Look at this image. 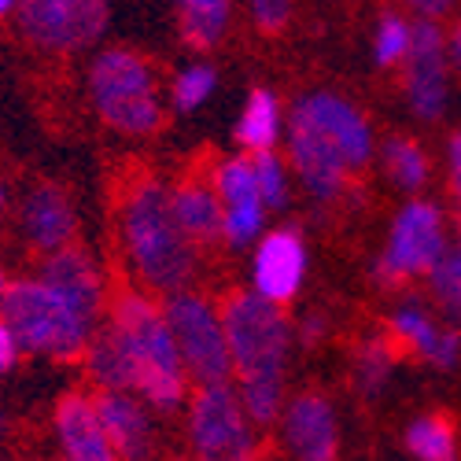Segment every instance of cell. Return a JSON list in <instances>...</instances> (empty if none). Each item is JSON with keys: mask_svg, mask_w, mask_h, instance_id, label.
Instances as JSON below:
<instances>
[{"mask_svg": "<svg viewBox=\"0 0 461 461\" xmlns=\"http://www.w3.org/2000/svg\"><path fill=\"white\" fill-rule=\"evenodd\" d=\"M229 336V355L240 399L258 429L281 420L285 410V369L292 351V325L281 314V303L262 292H233L221 306Z\"/></svg>", "mask_w": 461, "mask_h": 461, "instance_id": "cell-1", "label": "cell"}, {"mask_svg": "<svg viewBox=\"0 0 461 461\" xmlns=\"http://www.w3.org/2000/svg\"><path fill=\"white\" fill-rule=\"evenodd\" d=\"M122 248L144 288L159 295L181 292L196 277L200 248L181 229L170 188L151 174L130 181L122 196Z\"/></svg>", "mask_w": 461, "mask_h": 461, "instance_id": "cell-2", "label": "cell"}, {"mask_svg": "<svg viewBox=\"0 0 461 461\" xmlns=\"http://www.w3.org/2000/svg\"><path fill=\"white\" fill-rule=\"evenodd\" d=\"M111 325L130 348L137 369V395L156 413H177L188 399V369L177 348V336L167 321V311L144 292H126L114 299Z\"/></svg>", "mask_w": 461, "mask_h": 461, "instance_id": "cell-3", "label": "cell"}, {"mask_svg": "<svg viewBox=\"0 0 461 461\" xmlns=\"http://www.w3.org/2000/svg\"><path fill=\"white\" fill-rule=\"evenodd\" d=\"M0 318L19 336V348L26 355L41 358H82L89 351L93 336L100 332V318L82 311L70 295H63L56 285H49L41 274L12 281L0 295Z\"/></svg>", "mask_w": 461, "mask_h": 461, "instance_id": "cell-4", "label": "cell"}, {"mask_svg": "<svg viewBox=\"0 0 461 461\" xmlns=\"http://www.w3.org/2000/svg\"><path fill=\"white\" fill-rule=\"evenodd\" d=\"M89 100L96 114L126 137H148L163 122L159 82L148 59L130 49H104L89 67Z\"/></svg>", "mask_w": 461, "mask_h": 461, "instance_id": "cell-5", "label": "cell"}, {"mask_svg": "<svg viewBox=\"0 0 461 461\" xmlns=\"http://www.w3.org/2000/svg\"><path fill=\"white\" fill-rule=\"evenodd\" d=\"M255 420L240 399V388L229 380L196 384L188 399V443L200 457L211 461H244L255 447Z\"/></svg>", "mask_w": 461, "mask_h": 461, "instance_id": "cell-6", "label": "cell"}, {"mask_svg": "<svg viewBox=\"0 0 461 461\" xmlns=\"http://www.w3.org/2000/svg\"><path fill=\"white\" fill-rule=\"evenodd\" d=\"M167 321L177 336V348L192 384H211L233 376V355H229V336L221 311L200 292L181 288L163 299Z\"/></svg>", "mask_w": 461, "mask_h": 461, "instance_id": "cell-7", "label": "cell"}, {"mask_svg": "<svg viewBox=\"0 0 461 461\" xmlns=\"http://www.w3.org/2000/svg\"><path fill=\"white\" fill-rule=\"evenodd\" d=\"M447 248L450 240H447L443 211L429 200H410L392 225L388 248L376 258V281L402 285L413 277H429V270L443 258Z\"/></svg>", "mask_w": 461, "mask_h": 461, "instance_id": "cell-8", "label": "cell"}, {"mask_svg": "<svg viewBox=\"0 0 461 461\" xmlns=\"http://www.w3.org/2000/svg\"><path fill=\"white\" fill-rule=\"evenodd\" d=\"M19 30L41 52H82L107 30V0H19Z\"/></svg>", "mask_w": 461, "mask_h": 461, "instance_id": "cell-9", "label": "cell"}, {"mask_svg": "<svg viewBox=\"0 0 461 461\" xmlns=\"http://www.w3.org/2000/svg\"><path fill=\"white\" fill-rule=\"evenodd\" d=\"M288 159H292L303 188L321 203L336 200L343 185H348V174L355 170L348 163V156H343V148L336 144V137L299 100L288 119Z\"/></svg>", "mask_w": 461, "mask_h": 461, "instance_id": "cell-10", "label": "cell"}, {"mask_svg": "<svg viewBox=\"0 0 461 461\" xmlns=\"http://www.w3.org/2000/svg\"><path fill=\"white\" fill-rule=\"evenodd\" d=\"M402 86H406V104L417 119L436 122L450 104V45L436 19L413 23V45L410 56L402 59Z\"/></svg>", "mask_w": 461, "mask_h": 461, "instance_id": "cell-11", "label": "cell"}, {"mask_svg": "<svg viewBox=\"0 0 461 461\" xmlns=\"http://www.w3.org/2000/svg\"><path fill=\"white\" fill-rule=\"evenodd\" d=\"M214 188H218L221 207H225V237L221 240L233 244V248L255 244L266 229V211H270L262 200L255 163L244 156L221 159L214 167Z\"/></svg>", "mask_w": 461, "mask_h": 461, "instance_id": "cell-12", "label": "cell"}, {"mask_svg": "<svg viewBox=\"0 0 461 461\" xmlns=\"http://www.w3.org/2000/svg\"><path fill=\"white\" fill-rule=\"evenodd\" d=\"M251 277H255V292H262L266 299H274L281 306L299 295L303 277H306V248H303L299 229L285 225V229L258 237Z\"/></svg>", "mask_w": 461, "mask_h": 461, "instance_id": "cell-13", "label": "cell"}, {"mask_svg": "<svg viewBox=\"0 0 461 461\" xmlns=\"http://www.w3.org/2000/svg\"><path fill=\"white\" fill-rule=\"evenodd\" d=\"M281 443L292 457H303V461L336 457L339 429H336L332 402L321 395H295L281 410Z\"/></svg>", "mask_w": 461, "mask_h": 461, "instance_id": "cell-14", "label": "cell"}, {"mask_svg": "<svg viewBox=\"0 0 461 461\" xmlns=\"http://www.w3.org/2000/svg\"><path fill=\"white\" fill-rule=\"evenodd\" d=\"M19 229H23V240L33 251L52 255V251L70 248L74 233H78V214H74V203H70L67 192L59 185L45 181L23 200Z\"/></svg>", "mask_w": 461, "mask_h": 461, "instance_id": "cell-15", "label": "cell"}, {"mask_svg": "<svg viewBox=\"0 0 461 461\" xmlns=\"http://www.w3.org/2000/svg\"><path fill=\"white\" fill-rule=\"evenodd\" d=\"M96 410L119 457L137 461L156 450V429H151V417H148L151 406L137 392H100Z\"/></svg>", "mask_w": 461, "mask_h": 461, "instance_id": "cell-16", "label": "cell"}, {"mask_svg": "<svg viewBox=\"0 0 461 461\" xmlns=\"http://www.w3.org/2000/svg\"><path fill=\"white\" fill-rule=\"evenodd\" d=\"M56 439H59V450L70 457V461H111L119 457L107 439V429L100 420V410H96V399L89 395H67L59 399L56 406Z\"/></svg>", "mask_w": 461, "mask_h": 461, "instance_id": "cell-17", "label": "cell"}, {"mask_svg": "<svg viewBox=\"0 0 461 461\" xmlns=\"http://www.w3.org/2000/svg\"><path fill=\"white\" fill-rule=\"evenodd\" d=\"M299 104L311 111L314 119L336 137V144L343 148V156H348V163H351L355 170H362V167L369 163V156H373V130H369V122H366V114H362L351 100H343V96H336V93L318 89V93L299 96Z\"/></svg>", "mask_w": 461, "mask_h": 461, "instance_id": "cell-18", "label": "cell"}, {"mask_svg": "<svg viewBox=\"0 0 461 461\" xmlns=\"http://www.w3.org/2000/svg\"><path fill=\"white\" fill-rule=\"evenodd\" d=\"M392 332L420 358H429L439 369H454L461 362V329H443L436 318L417 303H406L392 318Z\"/></svg>", "mask_w": 461, "mask_h": 461, "instance_id": "cell-19", "label": "cell"}, {"mask_svg": "<svg viewBox=\"0 0 461 461\" xmlns=\"http://www.w3.org/2000/svg\"><path fill=\"white\" fill-rule=\"evenodd\" d=\"M170 196H174V214H177L181 229L192 237L196 248H207L225 237V207H221V196L214 185L188 177L170 188Z\"/></svg>", "mask_w": 461, "mask_h": 461, "instance_id": "cell-20", "label": "cell"}, {"mask_svg": "<svg viewBox=\"0 0 461 461\" xmlns=\"http://www.w3.org/2000/svg\"><path fill=\"white\" fill-rule=\"evenodd\" d=\"M41 277L49 285H56L63 295H70L74 303L82 306V311H89L96 318L104 314V277H100V266L86 251L63 248V251L45 255Z\"/></svg>", "mask_w": 461, "mask_h": 461, "instance_id": "cell-21", "label": "cell"}, {"mask_svg": "<svg viewBox=\"0 0 461 461\" xmlns=\"http://www.w3.org/2000/svg\"><path fill=\"white\" fill-rule=\"evenodd\" d=\"M174 5L181 19V37L196 52L214 49L233 19V0H174Z\"/></svg>", "mask_w": 461, "mask_h": 461, "instance_id": "cell-22", "label": "cell"}, {"mask_svg": "<svg viewBox=\"0 0 461 461\" xmlns=\"http://www.w3.org/2000/svg\"><path fill=\"white\" fill-rule=\"evenodd\" d=\"M281 130H285V114H281L277 96L270 89H255L237 122V140L248 151H266V148H277Z\"/></svg>", "mask_w": 461, "mask_h": 461, "instance_id": "cell-23", "label": "cell"}, {"mask_svg": "<svg viewBox=\"0 0 461 461\" xmlns=\"http://www.w3.org/2000/svg\"><path fill=\"white\" fill-rule=\"evenodd\" d=\"M384 170H388L392 185L402 188V192H417V188H425V181H429L425 151H420L417 140H406V137L384 140Z\"/></svg>", "mask_w": 461, "mask_h": 461, "instance_id": "cell-24", "label": "cell"}, {"mask_svg": "<svg viewBox=\"0 0 461 461\" xmlns=\"http://www.w3.org/2000/svg\"><path fill=\"white\" fill-rule=\"evenodd\" d=\"M429 288L439 303V311L447 314V321L461 329V240H454L443 251V258L429 270Z\"/></svg>", "mask_w": 461, "mask_h": 461, "instance_id": "cell-25", "label": "cell"}, {"mask_svg": "<svg viewBox=\"0 0 461 461\" xmlns=\"http://www.w3.org/2000/svg\"><path fill=\"white\" fill-rule=\"evenodd\" d=\"M406 450L420 461H450L457 454V439L443 417H417L406 429Z\"/></svg>", "mask_w": 461, "mask_h": 461, "instance_id": "cell-26", "label": "cell"}, {"mask_svg": "<svg viewBox=\"0 0 461 461\" xmlns=\"http://www.w3.org/2000/svg\"><path fill=\"white\" fill-rule=\"evenodd\" d=\"M251 163H255V177H258L266 207H270V211H285L288 207V196H292L285 159L277 156L274 148H266V151H251Z\"/></svg>", "mask_w": 461, "mask_h": 461, "instance_id": "cell-27", "label": "cell"}, {"mask_svg": "<svg viewBox=\"0 0 461 461\" xmlns=\"http://www.w3.org/2000/svg\"><path fill=\"white\" fill-rule=\"evenodd\" d=\"M214 86H218L214 67H207V63H192V67H185L177 78H174V86H170V104H174L177 111L188 114V111H196V107H203V104L211 100Z\"/></svg>", "mask_w": 461, "mask_h": 461, "instance_id": "cell-28", "label": "cell"}, {"mask_svg": "<svg viewBox=\"0 0 461 461\" xmlns=\"http://www.w3.org/2000/svg\"><path fill=\"white\" fill-rule=\"evenodd\" d=\"M392 348L384 339H366L362 351L355 358V384L362 388V395H380L384 384L392 376Z\"/></svg>", "mask_w": 461, "mask_h": 461, "instance_id": "cell-29", "label": "cell"}, {"mask_svg": "<svg viewBox=\"0 0 461 461\" xmlns=\"http://www.w3.org/2000/svg\"><path fill=\"white\" fill-rule=\"evenodd\" d=\"M410 45H413V23H406L402 15H384L376 23V33H373V56L380 67H392V63H402L410 56Z\"/></svg>", "mask_w": 461, "mask_h": 461, "instance_id": "cell-30", "label": "cell"}, {"mask_svg": "<svg viewBox=\"0 0 461 461\" xmlns=\"http://www.w3.org/2000/svg\"><path fill=\"white\" fill-rule=\"evenodd\" d=\"M251 15L262 30H281L292 15V0H251Z\"/></svg>", "mask_w": 461, "mask_h": 461, "instance_id": "cell-31", "label": "cell"}, {"mask_svg": "<svg viewBox=\"0 0 461 461\" xmlns=\"http://www.w3.org/2000/svg\"><path fill=\"white\" fill-rule=\"evenodd\" d=\"M23 355V348H19V336L12 332V325L0 318V376H5L12 366H15V358Z\"/></svg>", "mask_w": 461, "mask_h": 461, "instance_id": "cell-32", "label": "cell"}, {"mask_svg": "<svg viewBox=\"0 0 461 461\" xmlns=\"http://www.w3.org/2000/svg\"><path fill=\"white\" fill-rule=\"evenodd\" d=\"M447 174H450V192H454V200L461 207V130L447 144Z\"/></svg>", "mask_w": 461, "mask_h": 461, "instance_id": "cell-33", "label": "cell"}, {"mask_svg": "<svg viewBox=\"0 0 461 461\" xmlns=\"http://www.w3.org/2000/svg\"><path fill=\"white\" fill-rule=\"evenodd\" d=\"M406 5H410L417 15H425V19H439L443 12L454 8V0H406Z\"/></svg>", "mask_w": 461, "mask_h": 461, "instance_id": "cell-34", "label": "cell"}, {"mask_svg": "<svg viewBox=\"0 0 461 461\" xmlns=\"http://www.w3.org/2000/svg\"><path fill=\"white\" fill-rule=\"evenodd\" d=\"M299 332H303V343H318L321 339V332H325V321L318 318V314H311L303 325H299Z\"/></svg>", "mask_w": 461, "mask_h": 461, "instance_id": "cell-35", "label": "cell"}, {"mask_svg": "<svg viewBox=\"0 0 461 461\" xmlns=\"http://www.w3.org/2000/svg\"><path fill=\"white\" fill-rule=\"evenodd\" d=\"M447 45H450V63H454V70L461 74V23L454 26V33H450V41H447Z\"/></svg>", "mask_w": 461, "mask_h": 461, "instance_id": "cell-36", "label": "cell"}, {"mask_svg": "<svg viewBox=\"0 0 461 461\" xmlns=\"http://www.w3.org/2000/svg\"><path fill=\"white\" fill-rule=\"evenodd\" d=\"M19 8V0H0V19H5V15H12Z\"/></svg>", "mask_w": 461, "mask_h": 461, "instance_id": "cell-37", "label": "cell"}, {"mask_svg": "<svg viewBox=\"0 0 461 461\" xmlns=\"http://www.w3.org/2000/svg\"><path fill=\"white\" fill-rule=\"evenodd\" d=\"M8 285H12V277L5 274V266H0V295H5V292H8Z\"/></svg>", "mask_w": 461, "mask_h": 461, "instance_id": "cell-38", "label": "cell"}, {"mask_svg": "<svg viewBox=\"0 0 461 461\" xmlns=\"http://www.w3.org/2000/svg\"><path fill=\"white\" fill-rule=\"evenodd\" d=\"M0 203H5V188H0Z\"/></svg>", "mask_w": 461, "mask_h": 461, "instance_id": "cell-39", "label": "cell"}]
</instances>
